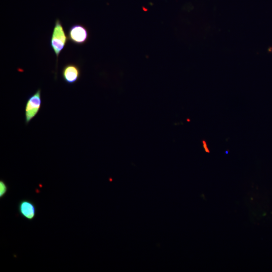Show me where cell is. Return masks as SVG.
<instances>
[{
  "label": "cell",
  "mask_w": 272,
  "mask_h": 272,
  "mask_svg": "<svg viewBox=\"0 0 272 272\" xmlns=\"http://www.w3.org/2000/svg\"><path fill=\"white\" fill-rule=\"evenodd\" d=\"M62 78L65 83L69 85L76 83L81 76V70L75 63H67L64 65L61 71Z\"/></svg>",
  "instance_id": "cell-4"
},
{
  "label": "cell",
  "mask_w": 272,
  "mask_h": 272,
  "mask_svg": "<svg viewBox=\"0 0 272 272\" xmlns=\"http://www.w3.org/2000/svg\"><path fill=\"white\" fill-rule=\"evenodd\" d=\"M67 37L70 41L77 45L85 43L89 38V32L83 25L74 24L68 29Z\"/></svg>",
  "instance_id": "cell-3"
},
{
  "label": "cell",
  "mask_w": 272,
  "mask_h": 272,
  "mask_svg": "<svg viewBox=\"0 0 272 272\" xmlns=\"http://www.w3.org/2000/svg\"><path fill=\"white\" fill-rule=\"evenodd\" d=\"M41 105V92L38 89L27 99L25 108V124H28L38 113Z\"/></svg>",
  "instance_id": "cell-2"
},
{
  "label": "cell",
  "mask_w": 272,
  "mask_h": 272,
  "mask_svg": "<svg viewBox=\"0 0 272 272\" xmlns=\"http://www.w3.org/2000/svg\"><path fill=\"white\" fill-rule=\"evenodd\" d=\"M8 186L4 181H0V197L2 198L7 192Z\"/></svg>",
  "instance_id": "cell-6"
},
{
  "label": "cell",
  "mask_w": 272,
  "mask_h": 272,
  "mask_svg": "<svg viewBox=\"0 0 272 272\" xmlns=\"http://www.w3.org/2000/svg\"><path fill=\"white\" fill-rule=\"evenodd\" d=\"M67 38L60 21L57 19L50 39V45L57 59L66 44Z\"/></svg>",
  "instance_id": "cell-1"
},
{
  "label": "cell",
  "mask_w": 272,
  "mask_h": 272,
  "mask_svg": "<svg viewBox=\"0 0 272 272\" xmlns=\"http://www.w3.org/2000/svg\"><path fill=\"white\" fill-rule=\"evenodd\" d=\"M202 143H203V147L205 151L207 152V153H210V150H209V149L208 147V146H207V144L206 142L203 141L202 142Z\"/></svg>",
  "instance_id": "cell-7"
},
{
  "label": "cell",
  "mask_w": 272,
  "mask_h": 272,
  "mask_svg": "<svg viewBox=\"0 0 272 272\" xmlns=\"http://www.w3.org/2000/svg\"><path fill=\"white\" fill-rule=\"evenodd\" d=\"M18 211L23 218L32 220L35 217L36 209L32 201L28 199H23L18 204Z\"/></svg>",
  "instance_id": "cell-5"
}]
</instances>
